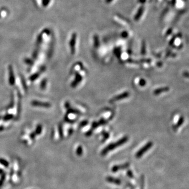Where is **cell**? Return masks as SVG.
Listing matches in <instances>:
<instances>
[{
	"instance_id": "1",
	"label": "cell",
	"mask_w": 189,
	"mask_h": 189,
	"mask_svg": "<svg viewBox=\"0 0 189 189\" xmlns=\"http://www.w3.org/2000/svg\"><path fill=\"white\" fill-rule=\"evenodd\" d=\"M128 140V137H127V136H125L123 138H121L120 139H119L118 140V141H117L116 142L108 144L107 146H106V147L102 150V151L101 152V155L103 156H105L106 155H107L108 153L109 152H110L112 150H114L116 148H117L120 147V146L125 144L126 142H127Z\"/></svg>"
},
{
	"instance_id": "2",
	"label": "cell",
	"mask_w": 189,
	"mask_h": 189,
	"mask_svg": "<svg viewBox=\"0 0 189 189\" xmlns=\"http://www.w3.org/2000/svg\"><path fill=\"white\" fill-rule=\"evenodd\" d=\"M152 145H153V142L151 141L148 142L137 152L136 154V157L139 159V158H140L141 157H142V156L145 152L152 147Z\"/></svg>"
},
{
	"instance_id": "3",
	"label": "cell",
	"mask_w": 189,
	"mask_h": 189,
	"mask_svg": "<svg viewBox=\"0 0 189 189\" xmlns=\"http://www.w3.org/2000/svg\"><path fill=\"white\" fill-rule=\"evenodd\" d=\"M130 167L129 163H125L123 164H119V165H115L111 168V171L114 173H116L120 170H123L125 169H128Z\"/></svg>"
},
{
	"instance_id": "4",
	"label": "cell",
	"mask_w": 189,
	"mask_h": 189,
	"mask_svg": "<svg viewBox=\"0 0 189 189\" xmlns=\"http://www.w3.org/2000/svg\"><path fill=\"white\" fill-rule=\"evenodd\" d=\"M106 179L108 182L111 183L116 184L117 185H120L122 184V181L120 179L112 177L111 176H108Z\"/></svg>"
},
{
	"instance_id": "5",
	"label": "cell",
	"mask_w": 189,
	"mask_h": 189,
	"mask_svg": "<svg viewBox=\"0 0 189 189\" xmlns=\"http://www.w3.org/2000/svg\"><path fill=\"white\" fill-rule=\"evenodd\" d=\"M129 96V93L128 92H125L123 94H121L118 96H115L114 98L111 99V102H114V101H116L117 100H119L121 99H125L127 97H128Z\"/></svg>"
},
{
	"instance_id": "6",
	"label": "cell",
	"mask_w": 189,
	"mask_h": 189,
	"mask_svg": "<svg viewBox=\"0 0 189 189\" xmlns=\"http://www.w3.org/2000/svg\"><path fill=\"white\" fill-rule=\"evenodd\" d=\"M169 90V88L168 87H164L162 88H159L158 89H157L155 90L154 91V94L156 95H159L161 94L163 92H166V91H168Z\"/></svg>"
},
{
	"instance_id": "7",
	"label": "cell",
	"mask_w": 189,
	"mask_h": 189,
	"mask_svg": "<svg viewBox=\"0 0 189 189\" xmlns=\"http://www.w3.org/2000/svg\"><path fill=\"white\" fill-rule=\"evenodd\" d=\"M127 175L128 177L130 179H134L135 178V176L133 175V173L131 170H128L127 171Z\"/></svg>"
},
{
	"instance_id": "8",
	"label": "cell",
	"mask_w": 189,
	"mask_h": 189,
	"mask_svg": "<svg viewBox=\"0 0 189 189\" xmlns=\"http://www.w3.org/2000/svg\"><path fill=\"white\" fill-rule=\"evenodd\" d=\"M183 121H184V119H183V117H181V118H180L179 121H178V123L177 124V125H176L175 127H176V128H178L180 126H181V125L183 124Z\"/></svg>"
},
{
	"instance_id": "9",
	"label": "cell",
	"mask_w": 189,
	"mask_h": 189,
	"mask_svg": "<svg viewBox=\"0 0 189 189\" xmlns=\"http://www.w3.org/2000/svg\"><path fill=\"white\" fill-rule=\"evenodd\" d=\"M77 154L79 156H81L83 154V149L82 148L81 146H80L78 147L77 150Z\"/></svg>"
},
{
	"instance_id": "10",
	"label": "cell",
	"mask_w": 189,
	"mask_h": 189,
	"mask_svg": "<svg viewBox=\"0 0 189 189\" xmlns=\"http://www.w3.org/2000/svg\"><path fill=\"white\" fill-rule=\"evenodd\" d=\"M145 84V81L144 80H141L140 81V85H141V86H144Z\"/></svg>"
},
{
	"instance_id": "11",
	"label": "cell",
	"mask_w": 189,
	"mask_h": 189,
	"mask_svg": "<svg viewBox=\"0 0 189 189\" xmlns=\"http://www.w3.org/2000/svg\"><path fill=\"white\" fill-rule=\"evenodd\" d=\"M140 189H144V188H141V187H140Z\"/></svg>"
}]
</instances>
